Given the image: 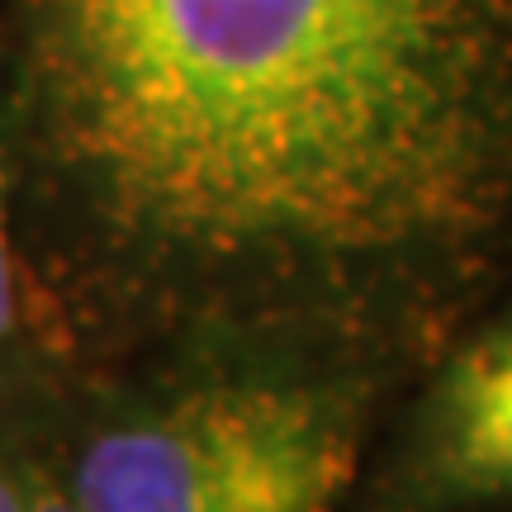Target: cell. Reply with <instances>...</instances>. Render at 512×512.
I'll return each instance as SVG.
<instances>
[{
    "mask_svg": "<svg viewBox=\"0 0 512 512\" xmlns=\"http://www.w3.org/2000/svg\"><path fill=\"white\" fill-rule=\"evenodd\" d=\"M0 86L95 370L403 389L512 285V0H10Z\"/></svg>",
    "mask_w": 512,
    "mask_h": 512,
    "instance_id": "6da1fadb",
    "label": "cell"
},
{
    "mask_svg": "<svg viewBox=\"0 0 512 512\" xmlns=\"http://www.w3.org/2000/svg\"><path fill=\"white\" fill-rule=\"evenodd\" d=\"M399 389L214 356L91 370L57 399L81 512H347Z\"/></svg>",
    "mask_w": 512,
    "mask_h": 512,
    "instance_id": "7a4b0ae2",
    "label": "cell"
},
{
    "mask_svg": "<svg viewBox=\"0 0 512 512\" xmlns=\"http://www.w3.org/2000/svg\"><path fill=\"white\" fill-rule=\"evenodd\" d=\"M347 512H512V285L394 394Z\"/></svg>",
    "mask_w": 512,
    "mask_h": 512,
    "instance_id": "3957f363",
    "label": "cell"
},
{
    "mask_svg": "<svg viewBox=\"0 0 512 512\" xmlns=\"http://www.w3.org/2000/svg\"><path fill=\"white\" fill-rule=\"evenodd\" d=\"M91 370L86 332L38 242L0 86V399H53Z\"/></svg>",
    "mask_w": 512,
    "mask_h": 512,
    "instance_id": "277c9868",
    "label": "cell"
},
{
    "mask_svg": "<svg viewBox=\"0 0 512 512\" xmlns=\"http://www.w3.org/2000/svg\"><path fill=\"white\" fill-rule=\"evenodd\" d=\"M57 399H0V512H81L57 460Z\"/></svg>",
    "mask_w": 512,
    "mask_h": 512,
    "instance_id": "5b68a950",
    "label": "cell"
}]
</instances>
